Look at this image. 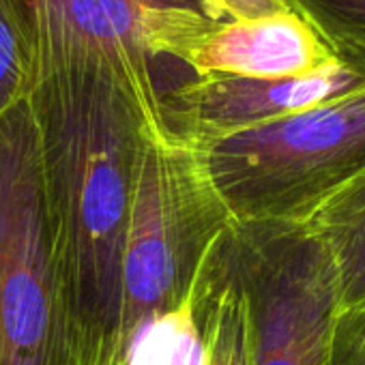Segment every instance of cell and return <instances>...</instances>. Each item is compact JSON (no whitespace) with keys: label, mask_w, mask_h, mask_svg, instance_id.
<instances>
[{"label":"cell","mask_w":365,"mask_h":365,"mask_svg":"<svg viewBox=\"0 0 365 365\" xmlns=\"http://www.w3.org/2000/svg\"><path fill=\"white\" fill-rule=\"evenodd\" d=\"M228 232L224 235L213 254L202 309L209 344V365H252V312L247 294L230 260Z\"/></svg>","instance_id":"cell-11"},{"label":"cell","mask_w":365,"mask_h":365,"mask_svg":"<svg viewBox=\"0 0 365 365\" xmlns=\"http://www.w3.org/2000/svg\"><path fill=\"white\" fill-rule=\"evenodd\" d=\"M0 365H82L29 99L0 120Z\"/></svg>","instance_id":"cell-4"},{"label":"cell","mask_w":365,"mask_h":365,"mask_svg":"<svg viewBox=\"0 0 365 365\" xmlns=\"http://www.w3.org/2000/svg\"><path fill=\"white\" fill-rule=\"evenodd\" d=\"M301 226L329 260L337 312L365 307V172Z\"/></svg>","instance_id":"cell-9"},{"label":"cell","mask_w":365,"mask_h":365,"mask_svg":"<svg viewBox=\"0 0 365 365\" xmlns=\"http://www.w3.org/2000/svg\"><path fill=\"white\" fill-rule=\"evenodd\" d=\"M333 61L322 39L294 11L254 22L211 24L174 54V67L187 78L279 80L316 71Z\"/></svg>","instance_id":"cell-8"},{"label":"cell","mask_w":365,"mask_h":365,"mask_svg":"<svg viewBox=\"0 0 365 365\" xmlns=\"http://www.w3.org/2000/svg\"><path fill=\"white\" fill-rule=\"evenodd\" d=\"M217 245L202 262L185 297L170 309L148 318L129 337L118 365H209V344L202 309L209 269Z\"/></svg>","instance_id":"cell-10"},{"label":"cell","mask_w":365,"mask_h":365,"mask_svg":"<svg viewBox=\"0 0 365 365\" xmlns=\"http://www.w3.org/2000/svg\"><path fill=\"white\" fill-rule=\"evenodd\" d=\"M26 39L33 84L82 63H110L159 86L176 50L209 29L200 0H9ZM31 84V88H33Z\"/></svg>","instance_id":"cell-5"},{"label":"cell","mask_w":365,"mask_h":365,"mask_svg":"<svg viewBox=\"0 0 365 365\" xmlns=\"http://www.w3.org/2000/svg\"><path fill=\"white\" fill-rule=\"evenodd\" d=\"M31 52L9 0H0V120L29 99Z\"/></svg>","instance_id":"cell-13"},{"label":"cell","mask_w":365,"mask_h":365,"mask_svg":"<svg viewBox=\"0 0 365 365\" xmlns=\"http://www.w3.org/2000/svg\"><path fill=\"white\" fill-rule=\"evenodd\" d=\"M198 146L235 224L301 226L365 172V86Z\"/></svg>","instance_id":"cell-3"},{"label":"cell","mask_w":365,"mask_h":365,"mask_svg":"<svg viewBox=\"0 0 365 365\" xmlns=\"http://www.w3.org/2000/svg\"><path fill=\"white\" fill-rule=\"evenodd\" d=\"M205 16L215 24L254 22L290 14L288 0H200Z\"/></svg>","instance_id":"cell-15"},{"label":"cell","mask_w":365,"mask_h":365,"mask_svg":"<svg viewBox=\"0 0 365 365\" xmlns=\"http://www.w3.org/2000/svg\"><path fill=\"white\" fill-rule=\"evenodd\" d=\"M363 86L365 69L333 61L316 71L279 80L187 78L159 95V108L174 135L202 144L305 112Z\"/></svg>","instance_id":"cell-7"},{"label":"cell","mask_w":365,"mask_h":365,"mask_svg":"<svg viewBox=\"0 0 365 365\" xmlns=\"http://www.w3.org/2000/svg\"><path fill=\"white\" fill-rule=\"evenodd\" d=\"M202 148L155 129L142 148L120 250L118 361L129 337L176 305L232 228Z\"/></svg>","instance_id":"cell-2"},{"label":"cell","mask_w":365,"mask_h":365,"mask_svg":"<svg viewBox=\"0 0 365 365\" xmlns=\"http://www.w3.org/2000/svg\"><path fill=\"white\" fill-rule=\"evenodd\" d=\"M329 365H365V307L335 312L329 339Z\"/></svg>","instance_id":"cell-14"},{"label":"cell","mask_w":365,"mask_h":365,"mask_svg":"<svg viewBox=\"0 0 365 365\" xmlns=\"http://www.w3.org/2000/svg\"><path fill=\"white\" fill-rule=\"evenodd\" d=\"M29 106L82 365H118L120 250L135 170L163 127L153 80L82 63L35 80Z\"/></svg>","instance_id":"cell-1"},{"label":"cell","mask_w":365,"mask_h":365,"mask_svg":"<svg viewBox=\"0 0 365 365\" xmlns=\"http://www.w3.org/2000/svg\"><path fill=\"white\" fill-rule=\"evenodd\" d=\"M228 252L250 301L252 365H329L337 301L318 241L294 224H235Z\"/></svg>","instance_id":"cell-6"},{"label":"cell","mask_w":365,"mask_h":365,"mask_svg":"<svg viewBox=\"0 0 365 365\" xmlns=\"http://www.w3.org/2000/svg\"><path fill=\"white\" fill-rule=\"evenodd\" d=\"M339 63L365 69V0H288Z\"/></svg>","instance_id":"cell-12"}]
</instances>
